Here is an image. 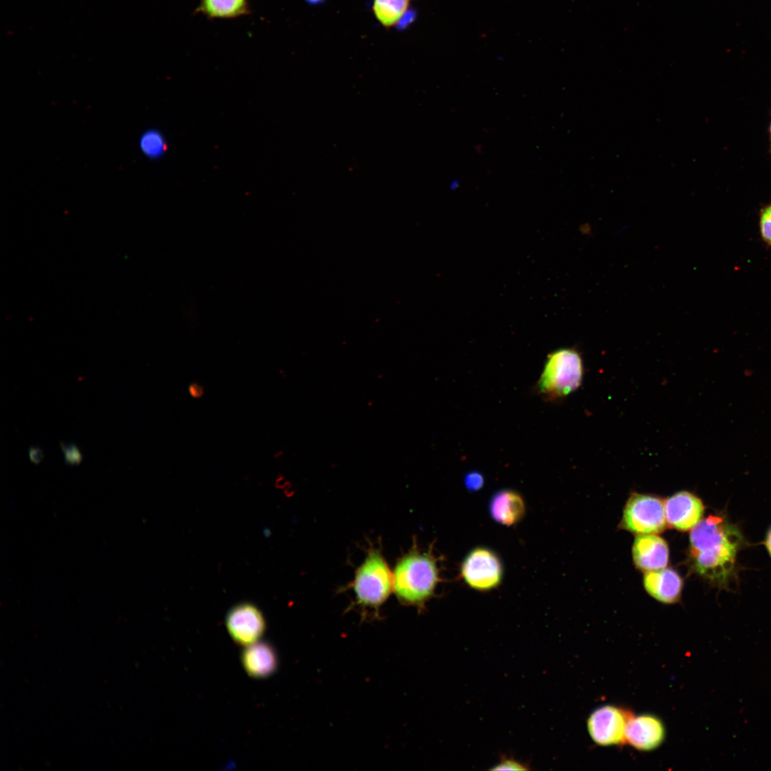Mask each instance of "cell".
I'll list each match as a JSON object with an SVG mask.
<instances>
[{
	"mask_svg": "<svg viewBox=\"0 0 771 771\" xmlns=\"http://www.w3.org/2000/svg\"><path fill=\"white\" fill-rule=\"evenodd\" d=\"M690 540L697 572L719 587L726 586L742 543L738 528L724 516L710 515L692 528Z\"/></svg>",
	"mask_w": 771,
	"mask_h": 771,
	"instance_id": "cell-1",
	"label": "cell"
},
{
	"mask_svg": "<svg viewBox=\"0 0 771 771\" xmlns=\"http://www.w3.org/2000/svg\"><path fill=\"white\" fill-rule=\"evenodd\" d=\"M441 581L438 560L433 548L420 550L413 547L396 562L393 573V586L399 602L422 611L433 598Z\"/></svg>",
	"mask_w": 771,
	"mask_h": 771,
	"instance_id": "cell-2",
	"label": "cell"
},
{
	"mask_svg": "<svg viewBox=\"0 0 771 771\" xmlns=\"http://www.w3.org/2000/svg\"><path fill=\"white\" fill-rule=\"evenodd\" d=\"M354 593L355 606L366 618L380 617L381 606L388 599L393 586V573L378 548L371 547L363 563L356 569L350 585Z\"/></svg>",
	"mask_w": 771,
	"mask_h": 771,
	"instance_id": "cell-3",
	"label": "cell"
},
{
	"mask_svg": "<svg viewBox=\"0 0 771 771\" xmlns=\"http://www.w3.org/2000/svg\"><path fill=\"white\" fill-rule=\"evenodd\" d=\"M583 371V359L576 349L555 350L547 356L537 382L538 393L548 400L567 396L581 385Z\"/></svg>",
	"mask_w": 771,
	"mask_h": 771,
	"instance_id": "cell-4",
	"label": "cell"
},
{
	"mask_svg": "<svg viewBox=\"0 0 771 771\" xmlns=\"http://www.w3.org/2000/svg\"><path fill=\"white\" fill-rule=\"evenodd\" d=\"M463 582L470 588L487 592L502 583L504 568L500 557L493 550L477 547L468 552L460 566Z\"/></svg>",
	"mask_w": 771,
	"mask_h": 771,
	"instance_id": "cell-5",
	"label": "cell"
},
{
	"mask_svg": "<svg viewBox=\"0 0 771 771\" xmlns=\"http://www.w3.org/2000/svg\"><path fill=\"white\" fill-rule=\"evenodd\" d=\"M623 527L637 534H657L666 527L664 503L650 495L633 494L622 520Z\"/></svg>",
	"mask_w": 771,
	"mask_h": 771,
	"instance_id": "cell-6",
	"label": "cell"
},
{
	"mask_svg": "<svg viewBox=\"0 0 771 771\" xmlns=\"http://www.w3.org/2000/svg\"><path fill=\"white\" fill-rule=\"evenodd\" d=\"M633 715L615 705H604L595 710L587 722L588 734L600 746L619 745L625 742L628 722Z\"/></svg>",
	"mask_w": 771,
	"mask_h": 771,
	"instance_id": "cell-7",
	"label": "cell"
},
{
	"mask_svg": "<svg viewBox=\"0 0 771 771\" xmlns=\"http://www.w3.org/2000/svg\"><path fill=\"white\" fill-rule=\"evenodd\" d=\"M226 626L233 640L246 647L261 638L266 630V621L256 605L243 602L228 610Z\"/></svg>",
	"mask_w": 771,
	"mask_h": 771,
	"instance_id": "cell-8",
	"label": "cell"
},
{
	"mask_svg": "<svg viewBox=\"0 0 771 771\" xmlns=\"http://www.w3.org/2000/svg\"><path fill=\"white\" fill-rule=\"evenodd\" d=\"M665 737L664 724L655 715H632L628 722L625 742L638 750L647 752L655 750L662 745Z\"/></svg>",
	"mask_w": 771,
	"mask_h": 771,
	"instance_id": "cell-9",
	"label": "cell"
},
{
	"mask_svg": "<svg viewBox=\"0 0 771 771\" xmlns=\"http://www.w3.org/2000/svg\"><path fill=\"white\" fill-rule=\"evenodd\" d=\"M664 506L667 524L682 531L696 525L704 513L702 500L687 491L675 493L664 502Z\"/></svg>",
	"mask_w": 771,
	"mask_h": 771,
	"instance_id": "cell-10",
	"label": "cell"
},
{
	"mask_svg": "<svg viewBox=\"0 0 771 771\" xmlns=\"http://www.w3.org/2000/svg\"><path fill=\"white\" fill-rule=\"evenodd\" d=\"M633 555L636 566L647 572L665 568L669 558L666 542L655 534L638 536L634 541Z\"/></svg>",
	"mask_w": 771,
	"mask_h": 771,
	"instance_id": "cell-11",
	"label": "cell"
},
{
	"mask_svg": "<svg viewBox=\"0 0 771 771\" xmlns=\"http://www.w3.org/2000/svg\"><path fill=\"white\" fill-rule=\"evenodd\" d=\"M488 510L491 518L498 523L511 526L519 523L525 514V503L522 495L511 489H502L490 498Z\"/></svg>",
	"mask_w": 771,
	"mask_h": 771,
	"instance_id": "cell-12",
	"label": "cell"
},
{
	"mask_svg": "<svg viewBox=\"0 0 771 771\" xmlns=\"http://www.w3.org/2000/svg\"><path fill=\"white\" fill-rule=\"evenodd\" d=\"M246 672L252 677L265 678L275 672L278 657L273 647L266 641H257L246 646L241 653Z\"/></svg>",
	"mask_w": 771,
	"mask_h": 771,
	"instance_id": "cell-13",
	"label": "cell"
},
{
	"mask_svg": "<svg viewBox=\"0 0 771 771\" xmlns=\"http://www.w3.org/2000/svg\"><path fill=\"white\" fill-rule=\"evenodd\" d=\"M647 592L656 600L665 603L677 602L680 596L682 580L674 570L662 568L647 572L644 577Z\"/></svg>",
	"mask_w": 771,
	"mask_h": 771,
	"instance_id": "cell-14",
	"label": "cell"
},
{
	"mask_svg": "<svg viewBox=\"0 0 771 771\" xmlns=\"http://www.w3.org/2000/svg\"><path fill=\"white\" fill-rule=\"evenodd\" d=\"M196 12L211 19H224L247 15L250 9L248 0H200Z\"/></svg>",
	"mask_w": 771,
	"mask_h": 771,
	"instance_id": "cell-15",
	"label": "cell"
},
{
	"mask_svg": "<svg viewBox=\"0 0 771 771\" xmlns=\"http://www.w3.org/2000/svg\"><path fill=\"white\" fill-rule=\"evenodd\" d=\"M410 4V0H373L372 11L378 23L391 28L405 16Z\"/></svg>",
	"mask_w": 771,
	"mask_h": 771,
	"instance_id": "cell-16",
	"label": "cell"
},
{
	"mask_svg": "<svg viewBox=\"0 0 771 771\" xmlns=\"http://www.w3.org/2000/svg\"><path fill=\"white\" fill-rule=\"evenodd\" d=\"M139 147L144 156L151 159H157L166 153L167 143L159 131L149 129L142 133L139 139Z\"/></svg>",
	"mask_w": 771,
	"mask_h": 771,
	"instance_id": "cell-17",
	"label": "cell"
},
{
	"mask_svg": "<svg viewBox=\"0 0 771 771\" xmlns=\"http://www.w3.org/2000/svg\"><path fill=\"white\" fill-rule=\"evenodd\" d=\"M758 226L761 241L767 247H771V203L761 208Z\"/></svg>",
	"mask_w": 771,
	"mask_h": 771,
	"instance_id": "cell-18",
	"label": "cell"
},
{
	"mask_svg": "<svg viewBox=\"0 0 771 771\" xmlns=\"http://www.w3.org/2000/svg\"><path fill=\"white\" fill-rule=\"evenodd\" d=\"M61 448L64 461L69 465L79 464L83 459L80 448L74 443H61Z\"/></svg>",
	"mask_w": 771,
	"mask_h": 771,
	"instance_id": "cell-19",
	"label": "cell"
},
{
	"mask_svg": "<svg viewBox=\"0 0 771 771\" xmlns=\"http://www.w3.org/2000/svg\"><path fill=\"white\" fill-rule=\"evenodd\" d=\"M485 479L483 475L478 471L468 473L464 477V484L470 491H478L483 486Z\"/></svg>",
	"mask_w": 771,
	"mask_h": 771,
	"instance_id": "cell-20",
	"label": "cell"
},
{
	"mask_svg": "<svg viewBox=\"0 0 771 771\" xmlns=\"http://www.w3.org/2000/svg\"><path fill=\"white\" fill-rule=\"evenodd\" d=\"M491 770H529L525 765L509 757H503L500 762Z\"/></svg>",
	"mask_w": 771,
	"mask_h": 771,
	"instance_id": "cell-21",
	"label": "cell"
},
{
	"mask_svg": "<svg viewBox=\"0 0 771 771\" xmlns=\"http://www.w3.org/2000/svg\"><path fill=\"white\" fill-rule=\"evenodd\" d=\"M29 457L31 462L38 464L43 460L44 454L41 448L31 446L29 450Z\"/></svg>",
	"mask_w": 771,
	"mask_h": 771,
	"instance_id": "cell-22",
	"label": "cell"
},
{
	"mask_svg": "<svg viewBox=\"0 0 771 771\" xmlns=\"http://www.w3.org/2000/svg\"><path fill=\"white\" fill-rule=\"evenodd\" d=\"M766 546L771 555V530H770L766 540Z\"/></svg>",
	"mask_w": 771,
	"mask_h": 771,
	"instance_id": "cell-23",
	"label": "cell"
},
{
	"mask_svg": "<svg viewBox=\"0 0 771 771\" xmlns=\"http://www.w3.org/2000/svg\"><path fill=\"white\" fill-rule=\"evenodd\" d=\"M769 133H770V152L771 153V122H770V127H769Z\"/></svg>",
	"mask_w": 771,
	"mask_h": 771,
	"instance_id": "cell-24",
	"label": "cell"
}]
</instances>
